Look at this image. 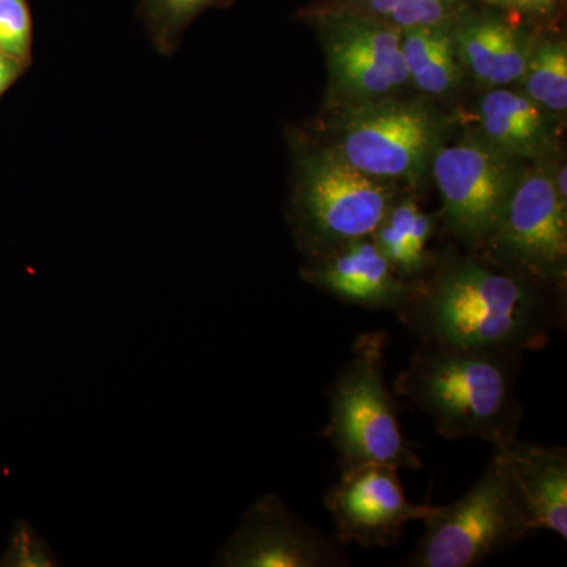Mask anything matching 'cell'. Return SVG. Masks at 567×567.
Returning a JSON list of instances; mask_svg holds the SVG:
<instances>
[{
	"mask_svg": "<svg viewBox=\"0 0 567 567\" xmlns=\"http://www.w3.org/2000/svg\"><path fill=\"white\" fill-rule=\"evenodd\" d=\"M401 50L409 84L424 96L445 99L464 81L451 20L401 32Z\"/></svg>",
	"mask_w": 567,
	"mask_h": 567,
	"instance_id": "obj_17",
	"label": "cell"
},
{
	"mask_svg": "<svg viewBox=\"0 0 567 567\" xmlns=\"http://www.w3.org/2000/svg\"><path fill=\"white\" fill-rule=\"evenodd\" d=\"M213 565L224 567H336L349 565L338 550L276 494H267L241 517Z\"/></svg>",
	"mask_w": 567,
	"mask_h": 567,
	"instance_id": "obj_11",
	"label": "cell"
},
{
	"mask_svg": "<svg viewBox=\"0 0 567 567\" xmlns=\"http://www.w3.org/2000/svg\"><path fill=\"white\" fill-rule=\"evenodd\" d=\"M219 0H147V17L151 20L156 44L169 51L188 22L200 11Z\"/></svg>",
	"mask_w": 567,
	"mask_h": 567,
	"instance_id": "obj_20",
	"label": "cell"
},
{
	"mask_svg": "<svg viewBox=\"0 0 567 567\" xmlns=\"http://www.w3.org/2000/svg\"><path fill=\"white\" fill-rule=\"evenodd\" d=\"M524 357L518 350L420 341L394 393L431 417L447 440L511 445L524 416L517 395Z\"/></svg>",
	"mask_w": 567,
	"mask_h": 567,
	"instance_id": "obj_2",
	"label": "cell"
},
{
	"mask_svg": "<svg viewBox=\"0 0 567 567\" xmlns=\"http://www.w3.org/2000/svg\"><path fill=\"white\" fill-rule=\"evenodd\" d=\"M292 147L290 223L308 259L374 234L402 196L401 186L361 173L322 141L295 136Z\"/></svg>",
	"mask_w": 567,
	"mask_h": 567,
	"instance_id": "obj_3",
	"label": "cell"
},
{
	"mask_svg": "<svg viewBox=\"0 0 567 567\" xmlns=\"http://www.w3.org/2000/svg\"><path fill=\"white\" fill-rule=\"evenodd\" d=\"M300 17L319 33L334 106L395 96L410 85L398 29L349 13Z\"/></svg>",
	"mask_w": 567,
	"mask_h": 567,
	"instance_id": "obj_9",
	"label": "cell"
},
{
	"mask_svg": "<svg viewBox=\"0 0 567 567\" xmlns=\"http://www.w3.org/2000/svg\"><path fill=\"white\" fill-rule=\"evenodd\" d=\"M32 21L25 0H0V51L25 61L31 51Z\"/></svg>",
	"mask_w": 567,
	"mask_h": 567,
	"instance_id": "obj_21",
	"label": "cell"
},
{
	"mask_svg": "<svg viewBox=\"0 0 567 567\" xmlns=\"http://www.w3.org/2000/svg\"><path fill=\"white\" fill-rule=\"evenodd\" d=\"M439 219L424 212L412 194H402L372 234L380 251L405 281L420 282L431 271L435 254L429 246Z\"/></svg>",
	"mask_w": 567,
	"mask_h": 567,
	"instance_id": "obj_16",
	"label": "cell"
},
{
	"mask_svg": "<svg viewBox=\"0 0 567 567\" xmlns=\"http://www.w3.org/2000/svg\"><path fill=\"white\" fill-rule=\"evenodd\" d=\"M388 338L383 330L358 336L328 390L330 416L322 435L333 445L341 472L368 464L423 468L402 432L398 405L386 385Z\"/></svg>",
	"mask_w": 567,
	"mask_h": 567,
	"instance_id": "obj_5",
	"label": "cell"
},
{
	"mask_svg": "<svg viewBox=\"0 0 567 567\" xmlns=\"http://www.w3.org/2000/svg\"><path fill=\"white\" fill-rule=\"evenodd\" d=\"M554 158L524 164L494 233L476 251L533 281L565 290L567 204L551 181Z\"/></svg>",
	"mask_w": 567,
	"mask_h": 567,
	"instance_id": "obj_7",
	"label": "cell"
},
{
	"mask_svg": "<svg viewBox=\"0 0 567 567\" xmlns=\"http://www.w3.org/2000/svg\"><path fill=\"white\" fill-rule=\"evenodd\" d=\"M505 458L507 470L525 509L533 532L548 529L567 539V450L537 443L516 442L496 447Z\"/></svg>",
	"mask_w": 567,
	"mask_h": 567,
	"instance_id": "obj_15",
	"label": "cell"
},
{
	"mask_svg": "<svg viewBox=\"0 0 567 567\" xmlns=\"http://www.w3.org/2000/svg\"><path fill=\"white\" fill-rule=\"evenodd\" d=\"M323 505L334 520L342 544L364 548L395 546L413 520H424L429 505L406 498L399 470L368 464L341 473L328 488Z\"/></svg>",
	"mask_w": 567,
	"mask_h": 567,
	"instance_id": "obj_10",
	"label": "cell"
},
{
	"mask_svg": "<svg viewBox=\"0 0 567 567\" xmlns=\"http://www.w3.org/2000/svg\"><path fill=\"white\" fill-rule=\"evenodd\" d=\"M522 18L473 2L451 18V33L465 76L483 89L513 87L524 76L535 37Z\"/></svg>",
	"mask_w": 567,
	"mask_h": 567,
	"instance_id": "obj_13",
	"label": "cell"
},
{
	"mask_svg": "<svg viewBox=\"0 0 567 567\" xmlns=\"http://www.w3.org/2000/svg\"><path fill=\"white\" fill-rule=\"evenodd\" d=\"M453 128V115L427 99L398 96L334 106L328 147L361 173L415 188Z\"/></svg>",
	"mask_w": 567,
	"mask_h": 567,
	"instance_id": "obj_4",
	"label": "cell"
},
{
	"mask_svg": "<svg viewBox=\"0 0 567 567\" xmlns=\"http://www.w3.org/2000/svg\"><path fill=\"white\" fill-rule=\"evenodd\" d=\"M475 0H322L300 14L349 13L398 29L399 32L450 21Z\"/></svg>",
	"mask_w": 567,
	"mask_h": 567,
	"instance_id": "obj_18",
	"label": "cell"
},
{
	"mask_svg": "<svg viewBox=\"0 0 567 567\" xmlns=\"http://www.w3.org/2000/svg\"><path fill=\"white\" fill-rule=\"evenodd\" d=\"M21 62L0 51V95L13 84L20 74Z\"/></svg>",
	"mask_w": 567,
	"mask_h": 567,
	"instance_id": "obj_24",
	"label": "cell"
},
{
	"mask_svg": "<svg viewBox=\"0 0 567 567\" xmlns=\"http://www.w3.org/2000/svg\"><path fill=\"white\" fill-rule=\"evenodd\" d=\"M476 133L496 151L527 164L554 156L561 121L517 85L487 89L477 102Z\"/></svg>",
	"mask_w": 567,
	"mask_h": 567,
	"instance_id": "obj_14",
	"label": "cell"
},
{
	"mask_svg": "<svg viewBox=\"0 0 567 567\" xmlns=\"http://www.w3.org/2000/svg\"><path fill=\"white\" fill-rule=\"evenodd\" d=\"M0 566L50 567L59 566L54 551L28 522H18L11 533L10 544L0 558Z\"/></svg>",
	"mask_w": 567,
	"mask_h": 567,
	"instance_id": "obj_22",
	"label": "cell"
},
{
	"mask_svg": "<svg viewBox=\"0 0 567 567\" xmlns=\"http://www.w3.org/2000/svg\"><path fill=\"white\" fill-rule=\"evenodd\" d=\"M517 87L533 102L565 121L567 111V43L558 35L535 37Z\"/></svg>",
	"mask_w": 567,
	"mask_h": 567,
	"instance_id": "obj_19",
	"label": "cell"
},
{
	"mask_svg": "<svg viewBox=\"0 0 567 567\" xmlns=\"http://www.w3.org/2000/svg\"><path fill=\"white\" fill-rule=\"evenodd\" d=\"M425 532L402 565L472 567L532 535L524 499L496 450L480 480L461 498L429 507Z\"/></svg>",
	"mask_w": 567,
	"mask_h": 567,
	"instance_id": "obj_6",
	"label": "cell"
},
{
	"mask_svg": "<svg viewBox=\"0 0 567 567\" xmlns=\"http://www.w3.org/2000/svg\"><path fill=\"white\" fill-rule=\"evenodd\" d=\"M301 276L344 303L394 315L412 300L417 284L399 276L372 235L309 257Z\"/></svg>",
	"mask_w": 567,
	"mask_h": 567,
	"instance_id": "obj_12",
	"label": "cell"
},
{
	"mask_svg": "<svg viewBox=\"0 0 567 567\" xmlns=\"http://www.w3.org/2000/svg\"><path fill=\"white\" fill-rule=\"evenodd\" d=\"M475 256L436 257L398 312L420 341L532 352L566 323L565 290Z\"/></svg>",
	"mask_w": 567,
	"mask_h": 567,
	"instance_id": "obj_1",
	"label": "cell"
},
{
	"mask_svg": "<svg viewBox=\"0 0 567 567\" xmlns=\"http://www.w3.org/2000/svg\"><path fill=\"white\" fill-rule=\"evenodd\" d=\"M524 163L496 151L476 133L456 144H443L429 173L442 197V219L447 234L480 249L494 233Z\"/></svg>",
	"mask_w": 567,
	"mask_h": 567,
	"instance_id": "obj_8",
	"label": "cell"
},
{
	"mask_svg": "<svg viewBox=\"0 0 567 567\" xmlns=\"http://www.w3.org/2000/svg\"><path fill=\"white\" fill-rule=\"evenodd\" d=\"M518 18H544L557 9L559 0H480Z\"/></svg>",
	"mask_w": 567,
	"mask_h": 567,
	"instance_id": "obj_23",
	"label": "cell"
}]
</instances>
